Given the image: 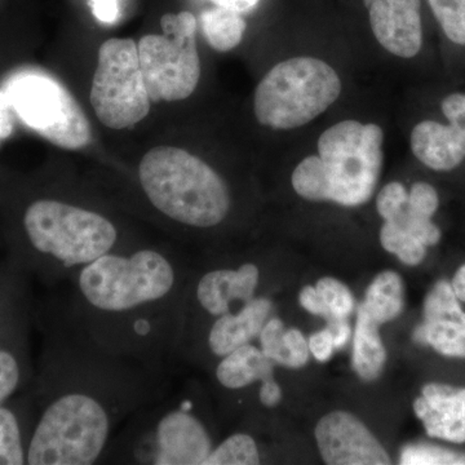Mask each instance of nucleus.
Returning a JSON list of instances; mask_svg holds the SVG:
<instances>
[{"label":"nucleus","instance_id":"f257e3e1","mask_svg":"<svg viewBox=\"0 0 465 465\" xmlns=\"http://www.w3.org/2000/svg\"><path fill=\"white\" fill-rule=\"evenodd\" d=\"M42 326V356L30 384L38 416L27 464H100L124 421L173 390L177 370L104 348L58 298L43 309Z\"/></svg>","mask_w":465,"mask_h":465},{"label":"nucleus","instance_id":"f03ea898","mask_svg":"<svg viewBox=\"0 0 465 465\" xmlns=\"http://www.w3.org/2000/svg\"><path fill=\"white\" fill-rule=\"evenodd\" d=\"M192 269L171 247L134 244L79 269L58 300L108 351L177 370Z\"/></svg>","mask_w":465,"mask_h":465},{"label":"nucleus","instance_id":"7ed1b4c3","mask_svg":"<svg viewBox=\"0 0 465 465\" xmlns=\"http://www.w3.org/2000/svg\"><path fill=\"white\" fill-rule=\"evenodd\" d=\"M134 244L103 210L72 198L42 197L24 210L9 264L54 287L101 256Z\"/></svg>","mask_w":465,"mask_h":465},{"label":"nucleus","instance_id":"20e7f679","mask_svg":"<svg viewBox=\"0 0 465 465\" xmlns=\"http://www.w3.org/2000/svg\"><path fill=\"white\" fill-rule=\"evenodd\" d=\"M197 388L192 381L179 390L174 384L140 407L110 440L100 464L204 465L216 445Z\"/></svg>","mask_w":465,"mask_h":465},{"label":"nucleus","instance_id":"39448f33","mask_svg":"<svg viewBox=\"0 0 465 465\" xmlns=\"http://www.w3.org/2000/svg\"><path fill=\"white\" fill-rule=\"evenodd\" d=\"M137 183L148 206L174 228L211 231L231 213V189L224 177L183 149L149 150L137 167Z\"/></svg>","mask_w":465,"mask_h":465},{"label":"nucleus","instance_id":"423d86ee","mask_svg":"<svg viewBox=\"0 0 465 465\" xmlns=\"http://www.w3.org/2000/svg\"><path fill=\"white\" fill-rule=\"evenodd\" d=\"M384 134L378 124L342 121L318 139V155L302 159L293 189L308 201L356 207L369 202L381 179Z\"/></svg>","mask_w":465,"mask_h":465},{"label":"nucleus","instance_id":"0eeeda50","mask_svg":"<svg viewBox=\"0 0 465 465\" xmlns=\"http://www.w3.org/2000/svg\"><path fill=\"white\" fill-rule=\"evenodd\" d=\"M341 81L331 65L316 57H292L277 64L255 91L256 119L272 130L302 127L339 99Z\"/></svg>","mask_w":465,"mask_h":465},{"label":"nucleus","instance_id":"6e6552de","mask_svg":"<svg viewBox=\"0 0 465 465\" xmlns=\"http://www.w3.org/2000/svg\"><path fill=\"white\" fill-rule=\"evenodd\" d=\"M3 92L18 119L58 148L78 150L91 143L87 116L54 76L41 70H18L8 76Z\"/></svg>","mask_w":465,"mask_h":465},{"label":"nucleus","instance_id":"1a4fd4ad","mask_svg":"<svg viewBox=\"0 0 465 465\" xmlns=\"http://www.w3.org/2000/svg\"><path fill=\"white\" fill-rule=\"evenodd\" d=\"M163 35H146L139 48L140 66L152 103L188 99L201 78L197 21L191 12L162 17Z\"/></svg>","mask_w":465,"mask_h":465},{"label":"nucleus","instance_id":"9d476101","mask_svg":"<svg viewBox=\"0 0 465 465\" xmlns=\"http://www.w3.org/2000/svg\"><path fill=\"white\" fill-rule=\"evenodd\" d=\"M91 104L101 124L113 130L134 127L148 116L152 100L133 39H109L100 45Z\"/></svg>","mask_w":465,"mask_h":465},{"label":"nucleus","instance_id":"9b49d317","mask_svg":"<svg viewBox=\"0 0 465 465\" xmlns=\"http://www.w3.org/2000/svg\"><path fill=\"white\" fill-rule=\"evenodd\" d=\"M316 440L324 463L330 465H388L390 455L356 416L333 411L316 427Z\"/></svg>","mask_w":465,"mask_h":465},{"label":"nucleus","instance_id":"f8f14e48","mask_svg":"<svg viewBox=\"0 0 465 465\" xmlns=\"http://www.w3.org/2000/svg\"><path fill=\"white\" fill-rule=\"evenodd\" d=\"M414 341L443 356L465 358V312L451 283L440 281L428 293L424 323L416 329Z\"/></svg>","mask_w":465,"mask_h":465},{"label":"nucleus","instance_id":"ddd939ff","mask_svg":"<svg viewBox=\"0 0 465 465\" xmlns=\"http://www.w3.org/2000/svg\"><path fill=\"white\" fill-rule=\"evenodd\" d=\"M370 25L384 50L401 58H412L423 45L420 0H363Z\"/></svg>","mask_w":465,"mask_h":465},{"label":"nucleus","instance_id":"4468645a","mask_svg":"<svg viewBox=\"0 0 465 465\" xmlns=\"http://www.w3.org/2000/svg\"><path fill=\"white\" fill-rule=\"evenodd\" d=\"M416 416L430 437L465 442V388L430 382L414 402Z\"/></svg>","mask_w":465,"mask_h":465},{"label":"nucleus","instance_id":"2eb2a0df","mask_svg":"<svg viewBox=\"0 0 465 465\" xmlns=\"http://www.w3.org/2000/svg\"><path fill=\"white\" fill-rule=\"evenodd\" d=\"M29 311L0 331V403L27 390L34 371L30 362Z\"/></svg>","mask_w":465,"mask_h":465},{"label":"nucleus","instance_id":"dca6fc26","mask_svg":"<svg viewBox=\"0 0 465 465\" xmlns=\"http://www.w3.org/2000/svg\"><path fill=\"white\" fill-rule=\"evenodd\" d=\"M36 416L30 387L0 403V465L27 464Z\"/></svg>","mask_w":465,"mask_h":465},{"label":"nucleus","instance_id":"f3484780","mask_svg":"<svg viewBox=\"0 0 465 465\" xmlns=\"http://www.w3.org/2000/svg\"><path fill=\"white\" fill-rule=\"evenodd\" d=\"M410 143L415 157L424 166L440 173L455 170L465 158L457 131L450 124L430 119L415 125Z\"/></svg>","mask_w":465,"mask_h":465},{"label":"nucleus","instance_id":"a211bd4d","mask_svg":"<svg viewBox=\"0 0 465 465\" xmlns=\"http://www.w3.org/2000/svg\"><path fill=\"white\" fill-rule=\"evenodd\" d=\"M274 365L260 347L250 342L220 358L213 369V378L222 390L237 391L274 378Z\"/></svg>","mask_w":465,"mask_h":465},{"label":"nucleus","instance_id":"6ab92c4d","mask_svg":"<svg viewBox=\"0 0 465 465\" xmlns=\"http://www.w3.org/2000/svg\"><path fill=\"white\" fill-rule=\"evenodd\" d=\"M385 361L387 351L379 335V323L361 304L354 330L353 369L362 381H372L381 374Z\"/></svg>","mask_w":465,"mask_h":465},{"label":"nucleus","instance_id":"aec40b11","mask_svg":"<svg viewBox=\"0 0 465 465\" xmlns=\"http://www.w3.org/2000/svg\"><path fill=\"white\" fill-rule=\"evenodd\" d=\"M362 305L379 324L399 317L403 309V282L400 275L394 272H382L376 275L367 289Z\"/></svg>","mask_w":465,"mask_h":465},{"label":"nucleus","instance_id":"412c9836","mask_svg":"<svg viewBox=\"0 0 465 465\" xmlns=\"http://www.w3.org/2000/svg\"><path fill=\"white\" fill-rule=\"evenodd\" d=\"M202 26L211 47L219 52L232 51L240 45L246 32V21L238 12L223 7L202 14Z\"/></svg>","mask_w":465,"mask_h":465},{"label":"nucleus","instance_id":"4be33fe9","mask_svg":"<svg viewBox=\"0 0 465 465\" xmlns=\"http://www.w3.org/2000/svg\"><path fill=\"white\" fill-rule=\"evenodd\" d=\"M25 274L11 264L0 266V331L29 311Z\"/></svg>","mask_w":465,"mask_h":465},{"label":"nucleus","instance_id":"5701e85b","mask_svg":"<svg viewBox=\"0 0 465 465\" xmlns=\"http://www.w3.org/2000/svg\"><path fill=\"white\" fill-rule=\"evenodd\" d=\"M258 442L249 433L237 432L217 443L204 465H258Z\"/></svg>","mask_w":465,"mask_h":465},{"label":"nucleus","instance_id":"b1692460","mask_svg":"<svg viewBox=\"0 0 465 465\" xmlns=\"http://www.w3.org/2000/svg\"><path fill=\"white\" fill-rule=\"evenodd\" d=\"M381 242L388 252L394 253L406 265L420 264L427 253V247L421 242L391 222L382 225Z\"/></svg>","mask_w":465,"mask_h":465},{"label":"nucleus","instance_id":"393cba45","mask_svg":"<svg viewBox=\"0 0 465 465\" xmlns=\"http://www.w3.org/2000/svg\"><path fill=\"white\" fill-rule=\"evenodd\" d=\"M443 33L455 45H465V0H428Z\"/></svg>","mask_w":465,"mask_h":465},{"label":"nucleus","instance_id":"a878e982","mask_svg":"<svg viewBox=\"0 0 465 465\" xmlns=\"http://www.w3.org/2000/svg\"><path fill=\"white\" fill-rule=\"evenodd\" d=\"M403 465H465V455L432 445H410L401 452Z\"/></svg>","mask_w":465,"mask_h":465},{"label":"nucleus","instance_id":"bb28decb","mask_svg":"<svg viewBox=\"0 0 465 465\" xmlns=\"http://www.w3.org/2000/svg\"><path fill=\"white\" fill-rule=\"evenodd\" d=\"M316 289L335 320H347L351 316L354 299L344 283L335 278L324 277L318 281Z\"/></svg>","mask_w":465,"mask_h":465},{"label":"nucleus","instance_id":"cd10ccee","mask_svg":"<svg viewBox=\"0 0 465 465\" xmlns=\"http://www.w3.org/2000/svg\"><path fill=\"white\" fill-rule=\"evenodd\" d=\"M390 222L411 234L416 240L421 242L425 247L434 246L440 240L439 226L433 224L432 220L428 219V217L418 215V213L410 211L407 203Z\"/></svg>","mask_w":465,"mask_h":465},{"label":"nucleus","instance_id":"c85d7f7f","mask_svg":"<svg viewBox=\"0 0 465 465\" xmlns=\"http://www.w3.org/2000/svg\"><path fill=\"white\" fill-rule=\"evenodd\" d=\"M284 331H286V327L280 318H269L259 335L260 349L274 363L289 367L290 357L286 344H284Z\"/></svg>","mask_w":465,"mask_h":465},{"label":"nucleus","instance_id":"c756f323","mask_svg":"<svg viewBox=\"0 0 465 465\" xmlns=\"http://www.w3.org/2000/svg\"><path fill=\"white\" fill-rule=\"evenodd\" d=\"M407 200H409V192L402 183L397 182L387 183L379 193L376 200L379 215L385 222H390L405 207Z\"/></svg>","mask_w":465,"mask_h":465},{"label":"nucleus","instance_id":"7c9ffc66","mask_svg":"<svg viewBox=\"0 0 465 465\" xmlns=\"http://www.w3.org/2000/svg\"><path fill=\"white\" fill-rule=\"evenodd\" d=\"M440 206V198L436 189L427 183H416L412 185L407 200V207L418 215L432 219Z\"/></svg>","mask_w":465,"mask_h":465},{"label":"nucleus","instance_id":"2f4dec72","mask_svg":"<svg viewBox=\"0 0 465 465\" xmlns=\"http://www.w3.org/2000/svg\"><path fill=\"white\" fill-rule=\"evenodd\" d=\"M284 344L289 351L291 369H300L307 365L311 351H309L307 339L298 329L284 331Z\"/></svg>","mask_w":465,"mask_h":465},{"label":"nucleus","instance_id":"473e14b6","mask_svg":"<svg viewBox=\"0 0 465 465\" xmlns=\"http://www.w3.org/2000/svg\"><path fill=\"white\" fill-rule=\"evenodd\" d=\"M299 302L302 307L304 308L305 311H308L309 313L326 318L329 323L338 321L332 317L331 312H330L327 305L324 304L316 287L305 286L304 289L302 290V292H300Z\"/></svg>","mask_w":465,"mask_h":465},{"label":"nucleus","instance_id":"72a5a7b5","mask_svg":"<svg viewBox=\"0 0 465 465\" xmlns=\"http://www.w3.org/2000/svg\"><path fill=\"white\" fill-rule=\"evenodd\" d=\"M443 115L452 127H465V94H451L440 104Z\"/></svg>","mask_w":465,"mask_h":465},{"label":"nucleus","instance_id":"f704fd0d","mask_svg":"<svg viewBox=\"0 0 465 465\" xmlns=\"http://www.w3.org/2000/svg\"><path fill=\"white\" fill-rule=\"evenodd\" d=\"M308 345L312 356L320 361V362H326L332 356L333 351H335L331 330L327 327L322 331L313 333L309 338Z\"/></svg>","mask_w":465,"mask_h":465},{"label":"nucleus","instance_id":"c9c22d12","mask_svg":"<svg viewBox=\"0 0 465 465\" xmlns=\"http://www.w3.org/2000/svg\"><path fill=\"white\" fill-rule=\"evenodd\" d=\"M92 14L104 24H114L119 17L118 0H90Z\"/></svg>","mask_w":465,"mask_h":465},{"label":"nucleus","instance_id":"e433bc0d","mask_svg":"<svg viewBox=\"0 0 465 465\" xmlns=\"http://www.w3.org/2000/svg\"><path fill=\"white\" fill-rule=\"evenodd\" d=\"M282 400V390L274 378L266 379L262 382L259 391L260 405L273 409Z\"/></svg>","mask_w":465,"mask_h":465},{"label":"nucleus","instance_id":"4c0bfd02","mask_svg":"<svg viewBox=\"0 0 465 465\" xmlns=\"http://www.w3.org/2000/svg\"><path fill=\"white\" fill-rule=\"evenodd\" d=\"M14 127V110L5 92L0 90V143L11 136Z\"/></svg>","mask_w":465,"mask_h":465},{"label":"nucleus","instance_id":"58836bf2","mask_svg":"<svg viewBox=\"0 0 465 465\" xmlns=\"http://www.w3.org/2000/svg\"><path fill=\"white\" fill-rule=\"evenodd\" d=\"M329 329L332 332L335 349L345 347L351 335V326H349L347 320H338L335 322L329 323Z\"/></svg>","mask_w":465,"mask_h":465},{"label":"nucleus","instance_id":"ea45409f","mask_svg":"<svg viewBox=\"0 0 465 465\" xmlns=\"http://www.w3.org/2000/svg\"><path fill=\"white\" fill-rule=\"evenodd\" d=\"M215 3L217 7H223L231 9V11L238 12V14H243V12L250 11L255 7L260 0H211Z\"/></svg>","mask_w":465,"mask_h":465},{"label":"nucleus","instance_id":"a19ab883","mask_svg":"<svg viewBox=\"0 0 465 465\" xmlns=\"http://www.w3.org/2000/svg\"><path fill=\"white\" fill-rule=\"evenodd\" d=\"M451 284L457 298L465 302V264L459 269Z\"/></svg>","mask_w":465,"mask_h":465},{"label":"nucleus","instance_id":"79ce46f5","mask_svg":"<svg viewBox=\"0 0 465 465\" xmlns=\"http://www.w3.org/2000/svg\"><path fill=\"white\" fill-rule=\"evenodd\" d=\"M452 127V125H451ZM454 128L455 131H457L458 137H459V143H460L461 149H463L464 154H465V127L464 128Z\"/></svg>","mask_w":465,"mask_h":465}]
</instances>
